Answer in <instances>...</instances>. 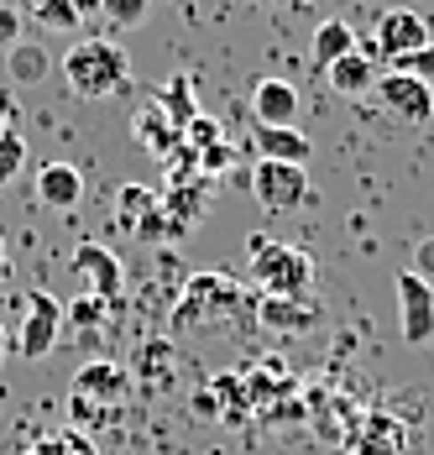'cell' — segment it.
Returning <instances> with one entry per match:
<instances>
[{"mask_svg":"<svg viewBox=\"0 0 434 455\" xmlns=\"http://www.w3.org/2000/svg\"><path fill=\"white\" fill-rule=\"evenodd\" d=\"M126 393H131V377L116 362H84L68 382V413H74V429H105L116 424L121 409H126Z\"/></svg>","mask_w":434,"mask_h":455,"instance_id":"obj_2","label":"cell"},{"mask_svg":"<svg viewBox=\"0 0 434 455\" xmlns=\"http://www.w3.org/2000/svg\"><path fill=\"white\" fill-rule=\"evenodd\" d=\"M398 309H403V340L408 346H424L434 335V283L414 273H398Z\"/></svg>","mask_w":434,"mask_h":455,"instance_id":"obj_10","label":"cell"},{"mask_svg":"<svg viewBox=\"0 0 434 455\" xmlns=\"http://www.w3.org/2000/svg\"><path fill=\"white\" fill-rule=\"evenodd\" d=\"M27 455H100V451H94V435H84V429H58V435H43Z\"/></svg>","mask_w":434,"mask_h":455,"instance_id":"obj_20","label":"cell"},{"mask_svg":"<svg viewBox=\"0 0 434 455\" xmlns=\"http://www.w3.org/2000/svg\"><path fill=\"white\" fill-rule=\"evenodd\" d=\"M314 319H319V309L309 299H272L267 293L257 304V324L272 335H304V330H314Z\"/></svg>","mask_w":434,"mask_h":455,"instance_id":"obj_14","label":"cell"},{"mask_svg":"<svg viewBox=\"0 0 434 455\" xmlns=\"http://www.w3.org/2000/svg\"><path fill=\"white\" fill-rule=\"evenodd\" d=\"M230 157H236V147H230V141H220V147H210V152H199V168H205V173H225V168H230Z\"/></svg>","mask_w":434,"mask_h":455,"instance_id":"obj_29","label":"cell"},{"mask_svg":"<svg viewBox=\"0 0 434 455\" xmlns=\"http://www.w3.org/2000/svg\"><path fill=\"white\" fill-rule=\"evenodd\" d=\"M241 304H246V293L230 283V277L220 273H199L189 288H183V299H178V315L173 324L178 330H199V324H220V319L241 315Z\"/></svg>","mask_w":434,"mask_h":455,"instance_id":"obj_4","label":"cell"},{"mask_svg":"<svg viewBox=\"0 0 434 455\" xmlns=\"http://www.w3.org/2000/svg\"><path fill=\"white\" fill-rule=\"evenodd\" d=\"M309 52H314V63H319V68H330V63H341L346 52H356V32H350L346 21H319Z\"/></svg>","mask_w":434,"mask_h":455,"instance_id":"obj_18","label":"cell"},{"mask_svg":"<svg viewBox=\"0 0 434 455\" xmlns=\"http://www.w3.org/2000/svg\"><path fill=\"white\" fill-rule=\"evenodd\" d=\"M63 319H68L74 330H100V319H105V299L84 293V299H74V304L63 309Z\"/></svg>","mask_w":434,"mask_h":455,"instance_id":"obj_25","label":"cell"},{"mask_svg":"<svg viewBox=\"0 0 434 455\" xmlns=\"http://www.w3.org/2000/svg\"><path fill=\"white\" fill-rule=\"evenodd\" d=\"M21 168H27V141H21V132H16V126H11V132L0 137V188L16 179Z\"/></svg>","mask_w":434,"mask_h":455,"instance_id":"obj_22","label":"cell"},{"mask_svg":"<svg viewBox=\"0 0 434 455\" xmlns=\"http://www.w3.org/2000/svg\"><path fill=\"white\" fill-rule=\"evenodd\" d=\"M257 5H267V0H257Z\"/></svg>","mask_w":434,"mask_h":455,"instance_id":"obj_34","label":"cell"},{"mask_svg":"<svg viewBox=\"0 0 434 455\" xmlns=\"http://www.w3.org/2000/svg\"><path fill=\"white\" fill-rule=\"evenodd\" d=\"M403 445H408V429H403L388 409H372V413H366L361 440H356V455H403Z\"/></svg>","mask_w":434,"mask_h":455,"instance_id":"obj_16","label":"cell"},{"mask_svg":"<svg viewBox=\"0 0 434 455\" xmlns=\"http://www.w3.org/2000/svg\"><path fill=\"white\" fill-rule=\"evenodd\" d=\"M11 126H16V94H11V90H0V137H5Z\"/></svg>","mask_w":434,"mask_h":455,"instance_id":"obj_31","label":"cell"},{"mask_svg":"<svg viewBox=\"0 0 434 455\" xmlns=\"http://www.w3.org/2000/svg\"><path fill=\"white\" fill-rule=\"evenodd\" d=\"M100 16L110 27H141L147 21V0H100Z\"/></svg>","mask_w":434,"mask_h":455,"instance_id":"obj_24","label":"cell"},{"mask_svg":"<svg viewBox=\"0 0 434 455\" xmlns=\"http://www.w3.org/2000/svg\"><path fill=\"white\" fill-rule=\"evenodd\" d=\"M84 11L74 0H37V27L43 32H79Z\"/></svg>","mask_w":434,"mask_h":455,"instance_id":"obj_21","label":"cell"},{"mask_svg":"<svg viewBox=\"0 0 434 455\" xmlns=\"http://www.w3.org/2000/svg\"><path fill=\"white\" fill-rule=\"evenodd\" d=\"M58 335H63V304L52 293H32L27 315H21V335H16V356L21 362H43V356H52Z\"/></svg>","mask_w":434,"mask_h":455,"instance_id":"obj_7","label":"cell"},{"mask_svg":"<svg viewBox=\"0 0 434 455\" xmlns=\"http://www.w3.org/2000/svg\"><path fill=\"white\" fill-rule=\"evenodd\" d=\"M325 79H330V90L335 94H346V100H361V94H372L377 90V79H382V63L372 58V52H346L341 63H330L325 68Z\"/></svg>","mask_w":434,"mask_h":455,"instance_id":"obj_11","label":"cell"},{"mask_svg":"<svg viewBox=\"0 0 434 455\" xmlns=\"http://www.w3.org/2000/svg\"><path fill=\"white\" fill-rule=\"evenodd\" d=\"M377 100H382V110H388L392 121H403V126H424L434 116V90L419 84L414 74H398V68H388L377 79Z\"/></svg>","mask_w":434,"mask_h":455,"instance_id":"obj_8","label":"cell"},{"mask_svg":"<svg viewBox=\"0 0 434 455\" xmlns=\"http://www.w3.org/2000/svg\"><path fill=\"white\" fill-rule=\"evenodd\" d=\"M0 356H5V330H0Z\"/></svg>","mask_w":434,"mask_h":455,"instance_id":"obj_33","label":"cell"},{"mask_svg":"<svg viewBox=\"0 0 434 455\" xmlns=\"http://www.w3.org/2000/svg\"><path fill=\"white\" fill-rule=\"evenodd\" d=\"M183 137H189V152L199 157V152L220 147V141H225V132H220V121H215V116H194V121L183 126Z\"/></svg>","mask_w":434,"mask_h":455,"instance_id":"obj_23","label":"cell"},{"mask_svg":"<svg viewBox=\"0 0 434 455\" xmlns=\"http://www.w3.org/2000/svg\"><path fill=\"white\" fill-rule=\"evenodd\" d=\"M414 273L424 277V283H434V241H424V246H419V257H414Z\"/></svg>","mask_w":434,"mask_h":455,"instance_id":"obj_30","label":"cell"},{"mask_svg":"<svg viewBox=\"0 0 434 455\" xmlns=\"http://www.w3.org/2000/svg\"><path fill=\"white\" fill-rule=\"evenodd\" d=\"M74 273L84 277V288L94 293V299L121 304V293H126V267H121V257H116L110 246H100V241H79V251H74Z\"/></svg>","mask_w":434,"mask_h":455,"instance_id":"obj_9","label":"cell"},{"mask_svg":"<svg viewBox=\"0 0 434 455\" xmlns=\"http://www.w3.org/2000/svg\"><path fill=\"white\" fill-rule=\"evenodd\" d=\"M392 68H398V74H414L419 84H430V90H434V43L419 47V52H414V58H403V63H392Z\"/></svg>","mask_w":434,"mask_h":455,"instance_id":"obj_26","label":"cell"},{"mask_svg":"<svg viewBox=\"0 0 434 455\" xmlns=\"http://www.w3.org/2000/svg\"><path fill=\"white\" fill-rule=\"evenodd\" d=\"M37 199H43L47 210H79V199H84V173H79L74 163H47L43 173H37Z\"/></svg>","mask_w":434,"mask_h":455,"instance_id":"obj_15","label":"cell"},{"mask_svg":"<svg viewBox=\"0 0 434 455\" xmlns=\"http://www.w3.org/2000/svg\"><path fill=\"white\" fill-rule=\"evenodd\" d=\"M16 43H21V11H16L11 0H0V58H5Z\"/></svg>","mask_w":434,"mask_h":455,"instance_id":"obj_27","label":"cell"},{"mask_svg":"<svg viewBox=\"0 0 434 455\" xmlns=\"http://www.w3.org/2000/svg\"><path fill=\"white\" fill-rule=\"evenodd\" d=\"M163 100H168V110H173V121H183V126L194 121V94H189V79H173Z\"/></svg>","mask_w":434,"mask_h":455,"instance_id":"obj_28","label":"cell"},{"mask_svg":"<svg viewBox=\"0 0 434 455\" xmlns=\"http://www.w3.org/2000/svg\"><path fill=\"white\" fill-rule=\"evenodd\" d=\"M11 273V246H5V235H0V277Z\"/></svg>","mask_w":434,"mask_h":455,"instance_id":"obj_32","label":"cell"},{"mask_svg":"<svg viewBox=\"0 0 434 455\" xmlns=\"http://www.w3.org/2000/svg\"><path fill=\"white\" fill-rule=\"evenodd\" d=\"M63 84L79 100H110L131 84V52L116 37H79L63 52Z\"/></svg>","mask_w":434,"mask_h":455,"instance_id":"obj_1","label":"cell"},{"mask_svg":"<svg viewBox=\"0 0 434 455\" xmlns=\"http://www.w3.org/2000/svg\"><path fill=\"white\" fill-rule=\"evenodd\" d=\"M252 277L272 299H309L314 288V257L283 241H252Z\"/></svg>","mask_w":434,"mask_h":455,"instance_id":"obj_3","label":"cell"},{"mask_svg":"<svg viewBox=\"0 0 434 455\" xmlns=\"http://www.w3.org/2000/svg\"><path fill=\"white\" fill-rule=\"evenodd\" d=\"M5 74H11V84H43L52 74V52L43 43H16L5 52Z\"/></svg>","mask_w":434,"mask_h":455,"instance_id":"obj_17","label":"cell"},{"mask_svg":"<svg viewBox=\"0 0 434 455\" xmlns=\"http://www.w3.org/2000/svg\"><path fill=\"white\" fill-rule=\"evenodd\" d=\"M252 116H257V126H293L299 121V90L288 79H261L252 90Z\"/></svg>","mask_w":434,"mask_h":455,"instance_id":"obj_12","label":"cell"},{"mask_svg":"<svg viewBox=\"0 0 434 455\" xmlns=\"http://www.w3.org/2000/svg\"><path fill=\"white\" fill-rule=\"evenodd\" d=\"M252 194H257L261 210L288 215V210H299L309 199V173L293 168V163H261L257 157V168H252Z\"/></svg>","mask_w":434,"mask_h":455,"instance_id":"obj_6","label":"cell"},{"mask_svg":"<svg viewBox=\"0 0 434 455\" xmlns=\"http://www.w3.org/2000/svg\"><path fill=\"white\" fill-rule=\"evenodd\" d=\"M252 147H257L261 163H293V168H304L309 152H314L299 126H257L252 132Z\"/></svg>","mask_w":434,"mask_h":455,"instance_id":"obj_13","label":"cell"},{"mask_svg":"<svg viewBox=\"0 0 434 455\" xmlns=\"http://www.w3.org/2000/svg\"><path fill=\"white\" fill-rule=\"evenodd\" d=\"M152 210H157V194H152L147 183H121V194H116V220H121V226L136 230Z\"/></svg>","mask_w":434,"mask_h":455,"instance_id":"obj_19","label":"cell"},{"mask_svg":"<svg viewBox=\"0 0 434 455\" xmlns=\"http://www.w3.org/2000/svg\"><path fill=\"white\" fill-rule=\"evenodd\" d=\"M430 21L419 16V11H408V5H398V11H382L377 16V32H372V58H382V63H403V58H414L419 47H430Z\"/></svg>","mask_w":434,"mask_h":455,"instance_id":"obj_5","label":"cell"}]
</instances>
